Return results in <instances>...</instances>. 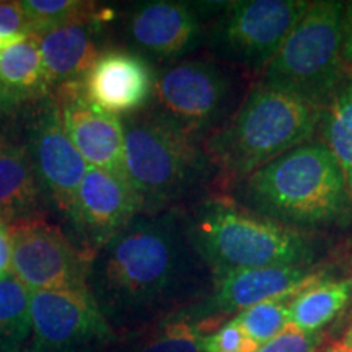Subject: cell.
Returning <instances> with one entry per match:
<instances>
[{
  "label": "cell",
  "instance_id": "1",
  "mask_svg": "<svg viewBox=\"0 0 352 352\" xmlns=\"http://www.w3.org/2000/svg\"><path fill=\"white\" fill-rule=\"evenodd\" d=\"M209 272L182 210L140 212L91 254L88 289L111 327H131L195 297Z\"/></svg>",
  "mask_w": 352,
  "mask_h": 352
},
{
  "label": "cell",
  "instance_id": "2",
  "mask_svg": "<svg viewBox=\"0 0 352 352\" xmlns=\"http://www.w3.org/2000/svg\"><path fill=\"white\" fill-rule=\"evenodd\" d=\"M246 209L300 232L349 226L352 199L336 158L310 140L246 176Z\"/></svg>",
  "mask_w": 352,
  "mask_h": 352
},
{
  "label": "cell",
  "instance_id": "3",
  "mask_svg": "<svg viewBox=\"0 0 352 352\" xmlns=\"http://www.w3.org/2000/svg\"><path fill=\"white\" fill-rule=\"evenodd\" d=\"M189 239L214 277L271 266H314L310 233L285 227L235 202L206 199L184 214Z\"/></svg>",
  "mask_w": 352,
  "mask_h": 352
},
{
  "label": "cell",
  "instance_id": "4",
  "mask_svg": "<svg viewBox=\"0 0 352 352\" xmlns=\"http://www.w3.org/2000/svg\"><path fill=\"white\" fill-rule=\"evenodd\" d=\"M122 127L126 176L145 214L178 209L208 186L217 170L204 140L152 109L124 118Z\"/></svg>",
  "mask_w": 352,
  "mask_h": 352
},
{
  "label": "cell",
  "instance_id": "5",
  "mask_svg": "<svg viewBox=\"0 0 352 352\" xmlns=\"http://www.w3.org/2000/svg\"><path fill=\"white\" fill-rule=\"evenodd\" d=\"M323 111L259 82L232 120L204 140L206 151L223 175L246 178L285 152L310 142Z\"/></svg>",
  "mask_w": 352,
  "mask_h": 352
},
{
  "label": "cell",
  "instance_id": "6",
  "mask_svg": "<svg viewBox=\"0 0 352 352\" xmlns=\"http://www.w3.org/2000/svg\"><path fill=\"white\" fill-rule=\"evenodd\" d=\"M344 2H314L264 69L261 83L324 109L342 83Z\"/></svg>",
  "mask_w": 352,
  "mask_h": 352
},
{
  "label": "cell",
  "instance_id": "7",
  "mask_svg": "<svg viewBox=\"0 0 352 352\" xmlns=\"http://www.w3.org/2000/svg\"><path fill=\"white\" fill-rule=\"evenodd\" d=\"M235 95V78L222 65L206 60L182 63L155 78L152 111L204 140L228 116Z\"/></svg>",
  "mask_w": 352,
  "mask_h": 352
},
{
  "label": "cell",
  "instance_id": "8",
  "mask_svg": "<svg viewBox=\"0 0 352 352\" xmlns=\"http://www.w3.org/2000/svg\"><path fill=\"white\" fill-rule=\"evenodd\" d=\"M308 6L303 0L228 3L210 32V47L233 64L266 69Z\"/></svg>",
  "mask_w": 352,
  "mask_h": 352
},
{
  "label": "cell",
  "instance_id": "9",
  "mask_svg": "<svg viewBox=\"0 0 352 352\" xmlns=\"http://www.w3.org/2000/svg\"><path fill=\"white\" fill-rule=\"evenodd\" d=\"M13 276L32 292L88 289L91 256L43 215L10 223Z\"/></svg>",
  "mask_w": 352,
  "mask_h": 352
},
{
  "label": "cell",
  "instance_id": "10",
  "mask_svg": "<svg viewBox=\"0 0 352 352\" xmlns=\"http://www.w3.org/2000/svg\"><path fill=\"white\" fill-rule=\"evenodd\" d=\"M30 315L34 349L100 352L114 341V328L90 289L32 292Z\"/></svg>",
  "mask_w": 352,
  "mask_h": 352
},
{
  "label": "cell",
  "instance_id": "11",
  "mask_svg": "<svg viewBox=\"0 0 352 352\" xmlns=\"http://www.w3.org/2000/svg\"><path fill=\"white\" fill-rule=\"evenodd\" d=\"M25 144L43 192L70 217L88 164L65 134L52 96L32 113Z\"/></svg>",
  "mask_w": 352,
  "mask_h": 352
},
{
  "label": "cell",
  "instance_id": "12",
  "mask_svg": "<svg viewBox=\"0 0 352 352\" xmlns=\"http://www.w3.org/2000/svg\"><path fill=\"white\" fill-rule=\"evenodd\" d=\"M63 127L88 166L126 176L124 127L121 118L96 107L83 94L82 80L56 87L52 95Z\"/></svg>",
  "mask_w": 352,
  "mask_h": 352
},
{
  "label": "cell",
  "instance_id": "13",
  "mask_svg": "<svg viewBox=\"0 0 352 352\" xmlns=\"http://www.w3.org/2000/svg\"><path fill=\"white\" fill-rule=\"evenodd\" d=\"M142 212L129 179L88 166L70 220L82 236V250L94 254Z\"/></svg>",
  "mask_w": 352,
  "mask_h": 352
},
{
  "label": "cell",
  "instance_id": "14",
  "mask_svg": "<svg viewBox=\"0 0 352 352\" xmlns=\"http://www.w3.org/2000/svg\"><path fill=\"white\" fill-rule=\"evenodd\" d=\"M323 274L314 266H271L233 271L214 277V294L196 308L201 318L243 311L270 298L296 296L321 280Z\"/></svg>",
  "mask_w": 352,
  "mask_h": 352
},
{
  "label": "cell",
  "instance_id": "15",
  "mask_svg": "<svg viewBox=\"0 0 352 352\" xmlns=\"http://www.w3.org/2000/svg\"><path fill=\"white\" fill-rule=\"evenodd\" d=\"M151 65L127 51H104L82 78L83 94L91 103L114 116H131L152 98Z\"/></svg>",
  "mask_w": 352,
  "mask_h": 352
},
{
  "label": "cell",
  "instance_id": "16",
  "mask_svg": "<svg viewBox=\"0 0 352 352\" xmlns=\"http://www.w3.org/2000/svg\"><path fill=\"white\" fill-rule=\"evenodd\" d=\"M127 34L139 50L148 54L176 57L197 46L202 38V21L197 8L189 3L155 0L132 12Z\"/></svg>",
  "mask_w": 352,
  "mask_h": 352
},
{
  "label": "cell",
  "instance_id": "17",
  "mask_svg": "<svg viewBox=\"0 0 352 352\" xmlns=\"http://www.w3.org/2000/svg\"><path fill=\"white\" fill-rule=\"evenodd\" d=\"M96 20L74 21L36 33L47 87L77 82L96 63L101 51L96 41Z\"/></svg>",
  "mask_w": 352,
  "mask_h": 352
},
{
  "label": "cell",
  "instance_id": "18",
  "mask_svg": "<svg viewBox=\"0 0 352 352\" xmlns=\"http://www.w3.org/2000/svg\"><path fill=\"white\" fill-rule=\"evenodd\" d=\"M43 195L26 144L0 138V220L10 226L38 215Z\"/></svg>",
  "mask_w": 352,
  "mask_h": 352
},
{
  "label": "cell",
  "instance_id": "19",
  "mask_svg": "<svg viewBox=\"0 0 352 352\" xmlns=\"http://www.w3.org/2000/svg\"><path fill=\"white\" fill-rule=\"evenodd\" d=\"M0 82L16 103L30 98L39 100L47 94L50 87L36 33L0 52Z\"/></svg>",
  "mask_w": 352,
  "mask_h": 352
},
{
  "label": "cell",
  "instance_id": "20",
  "mask_svg": "<svg viewBox=\"0 0 352 352\" xmlns=\"http://www.w3.org/2000/svg\"><path fill=\"white\" fill-rule=\"evenodd\" d=\"M352 296V279L318 280L289 302V323L307 333H318L336 318Z\"/></svg>",
  "mask_w": 352,
  "mask_h": 352
},
{
  "label": "cell",
  "instance_id": "21",
  "mask_svg": "<svg viewBox=\"0 0 352 352\" xmlns=\"http://www.w3.org/2000/svg\"><path fill=\"white\" fill-rule=\"evenodd\" d=\"M323 142L336 158L352 199V78L341 83L321 118Z\"/></svg>",
  "mask_w": 352,
  "mask_h": 352
},
{
  "label": "cell",
  "instance_id": "22",
  "mask_svg": "<svg viewBox=\"0 0 352 352\" xmlns=\"http://www.w3.org/2000/svg\"><path fill=\"white\" fill-rule=\"evenodd\" d=\"M32 290L13 274L0 277V349L21 347L32 334Z\"/></svg>",
  "mask_w": 352,
  "mask_h": 352
},
{
  "label": "cell",
  "instance_id": "23",
  "mask_svg": "<svg viewBox=\"0 0 352 352\" xmlns=\"http://www.w3.org/2000/svg\"><path fill=\"white\" fill-rule=\"evenodd\" d=\"M20 7L32 20L36 33L74 21L107 20L104 10H98L94 2L82 0H21Z\"/></svg>",
  "mask_w": 352,
  "mask_h": 352
},
{
  "label": "cell",
  "instance_id": "24",
  "mask_svg": "<svg viewBox=\"0 0 352 352\" xmlns=\"http://www.w3.org/2000/svg\"><path fill=\"white\" fill-rule=\"evenodd\" d=\"M292 297L283 296L256 303L240 311L233 320L258 346L264 344L276 338L289 324V302Z\"/></svg>",
  "mask_w": 352,
  "mask_h": 352
},
{
  "label": "cell",
  "instance_id": "25",
  "mask_svg": "<svg viewBox=\"0 0 352 352\" xmlns=\"http://www.w3.org/2000/svg\"><path fill=\"white\" fill-rule=\"evenodd\" d=\"M206 329L195 316L178 315L164 323L135 352H204Z\"/></svg>",
  "mask_w": 352,
  "mask_h": 352
},
{
  "label": "cell",
  "instance_id": "26",
  "mask_svg": "<svg viewBox=\"0 0 352 352\" xmlns=\"http://www.w3.org/2000/svg\"><path fill=\"white\" fill-rule=\"evenodd\" d=\"M202 347L204 352H256L259 346L235 320H230L215 333L206 334Z\"/></svg>",
  "mask_w": 352,
  "mask_h": 352
},
{
  "label": "cell",
  "instance_id": "27",
  "mask_svg": "<svg viewBox=\"0 0 352 352\" xmlns=\"http://www.w3.org/2000/svg\"><path fill=\"white\" fill-rule=\"evenodd\" d=\"M320 342V333L302 331L289 323L276 338L259 346L256 352H315Z\"/></svg>",
  "mask_w": 352,
  "mask_h": 352
},
{
  "label": "cell",
  "instance_id": "28",
  "mask_svg": "<svg viewBox=\"0 0 352 352\" xmlns=\"http://www.w3.org/2000/svg\"><path fill=\"white\" fill-rule=\"evenodd\" d=\"M36 33L32 20L28 19L20 2H2L0 0V34H30Z\"/></svg>",
  "mask_w": 352,
  "mask_h": 352
},
{
  "label": "cell",
  "instance_id": "29",
  "mask_svg": "<svg viewBox=\"0 0 352 352\" xmlns=\"http://www.w3.org/2000/svg\"><path fill=\"white\" fill-rule=\"evenodd\" d=\"M12 267V236L8 223L0 220V277H6Z\"/></svg>",
  "mask_w": 352,
  "mask_h": 352
},
{
  "label": "cell",
  "instance_id": "30",
  "mask_svg": "<svg viewBox=\"0 0 352 352\" xmlns=\"http://www.w3.org/2000/svg\"><path fill=\"white\" fill-rule=\"evenodd\" d=\"M342 63L352 67V2L346 3L342 25Z\"/></svg>",
  "mask_w": 352,
  "mask_h": 352
},
{
  "label": "cell",
  "instance_id": "31",
  "mask_svg": "<svg viewBox=\"0 0 352 352\" xmlns=\"http://www.w3.org/2000/svg\"><path fill=\"white\" fill-rule=\"evenodd\" d=\"M15 107H16V100L8 94L6 87H3L2 82H0V118L13 111V108Z\"/></svg>",
  "mask_w": 352,
  "mask_h": 352
},
{
  "label": "cell",
  "instance_id": "32",
  "mask_svg": "<svg viewBox=\"0 0 352 352\" xmlns=\"http://www.w3.org/2000/svg\"><path fill=\"white\" fill-rule=\"evenodd\" d=\"M338 346L344 347V349H352V320H351L349 327H347V329L344 331V334H342L340 342H338Z\"/></svg>",
  "mask_w": 352,
  "mask_h": 352
},
{
  "label": "cell",
  "instance_id": "33",
  "mask_svg": "<svg viewBox=\"0 0 352 352\" xmlns=\"http://www.w3.org/2000/svg\"><path fill=\"white\" fill-rule=\"evenodd\" d=\"M323 352H352V349H344V347H341V346H338V344H333V346L327 347V349H324Z\"/></svg>",
  "mask_w": 352,
  "mask_h": 352
},
{
  "label": "cell",
  "instance_id": "34",
  "mask_svg": "<svg viewBox=\"0 0 352 352\" xmlns=\"http://www.w3.org/2000/svg\"><path fill=\"white\" fill-rule=\"evenodd\" d=\"M3 352H44V351L34 349V347H28V349H23V347H15V349H8V351H3Z\"/></svg>",
  "mask_w": 352,
  "mask_h": 352
},
{
  "label": "cell",
  "instance_id": "35",
  "mask_svg": "<svg viewBox=\"0 0 352 352\" xmlns=\"http://www.w3.org/2000/svg\"><path fill=\"white\" fill-rule=\"evenodd\" d=\"M0 352H2V349H0Z\"/></svg>",
  "mask_w": 352,
  "mask_h": 352
}]
</instances>
